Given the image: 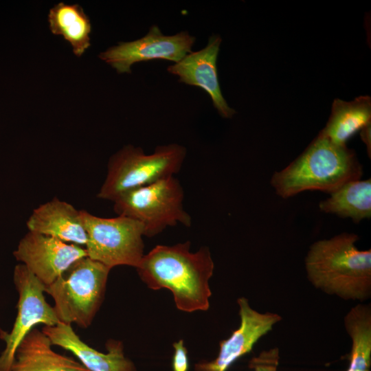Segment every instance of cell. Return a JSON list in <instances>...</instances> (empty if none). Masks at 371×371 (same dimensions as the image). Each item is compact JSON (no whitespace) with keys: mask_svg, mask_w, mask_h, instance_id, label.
<instances>
[{"mask_svg":"<svg viewBox=\"0 0 371 371\" xmlns=\"http://www.w3.org/2000/svg\"><path fill=\"white\" fill-rule=\"evenodd\" d=\"M136 269L150 289H169L179 310H208L212 295L209 281L214 263L207 247L192 252L190 241L158 245L144 254Z\"/></svg>","mask_w":371,"mask_h":371,"instance_id":"cell-1","label":"cell"},{"mask_svg":"<svg viewBox=\"0 0 371 371\" xmlns=\"http://www.w3.org/2000/svg\"><path fill=\"white\" fill-rule=\"evenodd\" d=\"M358 235L341 233L313 243L305 258L308 280L317 289L361 302L371 296V249L359 250Z\"/></svg>","mask_w":371,"mask_h":371,"instance_id":"cell-2","label":"cell"},{"mask_svg":"<svg viewBox=\"0 0 371 371\" xmlns=\"http://www.w3.org/2000/svg\"><path fill=\"white\" fill-rule=\"evenodd\" d=\"M363 168L355 153L319 133L289 166L273 175L276 193L288 199L306 190L331 194L344 183L361 179Z\"/></svg>","mask_w":371,"mask_h":371,"instance_id":"cell-3","label":"cell"},{"mask_svg":"<svg viewBox=\"0 0 371 371\" xmlns=\"http://www.w3.org/2000/svg\"><path fill=\"white\" fill-rule=\"evenodd\" d=\"M186 154V147L178 144L157 146L148 155L141 147L125 146L110 157L98 197L113 201L124 192L173 177Z\"/></svg>","mask_w":371,"mask_h":371,"instance_id":"cell-4","label":"cell"},{"mask_svg":"<svg viewBox=\"0 0 371 371\" xmlns=\"http://www.w3.org/2000/svg\"><path fill=\"white\" fill-rule=\"evenodd\" d=\"M111 269L86 256L74 262L45 289L54 300V309L60 322L91 325L100 307Z\"/></svg>","mask_w":371,"mask_h":371,"instance_id":"cell-5","label":"cell"},{"mask_svg":"<svg viewBox=\"0 0 371 371\" xmlns=\"http://www.w3.org/2000/svg\"><path fill=\"white\" fill-rule=\"evenodd\" d=\"M183 198V188L173 176L122 193L113 201V210L117 216L139 221L144 236L153 237L168 227L192 225Z\"/></svg>","mask_w":371,"mask_h":371,"instance_id":"cell-6","label":"cell"},{"mask_svg":"<svg viewBox=\"0 0 371 371\" xmlns=\"http://www.w3.org/2000/svg\"><path fill=\"white\" fill-rule=\"evenodd\" d=\"M81 216L87 234V257L111 269L139 266L144 256V227L139 221L123 216L99 217L85 210Z\"/></svg>","mask_w":371,"mask_h":371,"instance_id":"cell-7","label":"cell"},{"mask_svg":"<svg viewBox=\"0 0 371 371\" xmlns=\"http://www.w3.org/2000/svg\"><path fill=\"white\" fill-rule=\"evenodd\" d=\"M13 280L19 293L17 315L10 332L0 329V339L5 344L0 354V371H10L18 346L36 324L60 322L54 307L45 300V286L24 265H16Z\"/></svg>","mask_w":371,"mask_h":371,"instance_id":"cell-8","label":"cell"},{"mask_svg":"<svg viewBox=\"0 0 371 371\" xmlns=\"http://www.w3.org/2000/svg\"><path fill=\"white\" fill-rule=\"evenodd\" d=\"M195 37L187 31L175 35H164L157 25H152L142 38L119 42L99 54V58L116 69L118 74L131 73L136 63L155 59L180 61L192 52Z\"/></svg>","mask_w":371,"mask_h":371,"instance_id":"cell-9","label":"cell"},{"mask_svg":"<svg viewBox=\"0 0 371 371\" xmlns=\"http://www.w3.org/2000/svg\"><path fill=\"white\" fill-rule=\"evenodd\" d=\"M13 254L45 287L74 262L87 256L85 248L32 232L19 241Z\"/></svg>","mask_w":371,"mask_h":371,"instance_id":"cell-10","label":"cell"},{"mask_svg":"<svg viewBox=\"0 0 371 371\" xmlns=\"http://www.w3.org/2000/svg\"><path fill=\"white\" fill-rule=\"evenodd\" d=\"M237 303L239 327L229 337L220 341L215 359L195 363L194 371H226L236 360L249 353L258 340L282 319L276 313H260L252 308L245 297H239Z\"/></svg>","mask_w":371,"mask_h":371,"instance_id":"cell-11","label":"cell"},{"mask_svg":"<svg viewBox=\"0 0 371 371\" xmlns=\"http://www.w3.org/2000/svg\"><path fill=\"white\" fill-rule=\"evenodd\" d=\"M221 43L218 35H212L207 45L201 50L192 52L180 61L168 67L179 82L203 89L210 96L214 107L224 118H231L236 111L224 99L218 78L216 60Z\"/></svg>","mask_w":371,"mask_h":371,"instance_id":"cell-12","label":"cell"},{"mask_svg":"<svg viewBox=\"0 0 371 371\" xmlns=\"http://www.w3.org/2000/svg\"><path fill=\"white\" fill-rule=\"evenodd\" d=\"M42 331L52 345L71 352L89 371H136L133 362L125 356L121 341L108 340L105 346L107 352L103 353L85 343L70 324L59 322L45 326Z\"/></svg>","mask_w":371,"mask_h":371,"instance_id":"cell-13","label":"cell"},{"mask_svg":"<svg viewBox=\"0 0 371 371\" xmlns=\"http://www.w3.org/2000/svg\"><path fill=\"white\" fill-rule=\"evenodd\" d=\"M29 232L52 236L65 243L86 245L87 234L81 210L55 197L35 208L27 221Z\"/></svg>","mask_w":371,"mask_h":371,"instance_id":"cell-14","label":"cell"},{"mask_svg":"<svg viewBox=\"0 0 371 371\" xmlns=\"http://www.w3.org/2000/svg\"><path fill=\"white\" fill-rule=\"evenodd\" d=\"M50 339L34 327L18 346L10 371H89L52 348Z\"/></svg>","mask_w":371,"mask_h":371,"instance_id":"cell-15","label":"cell"},{"mask_svg":"<svg viewBox=\"0 0 371 371\" xmlns=\"http://www.w3.org/2000/svg\"><path fill=\"white\" fill-rule=\"evenodd\" d=\"M370 119L369 96H359L351 102L336 99L329 120L319 133L337 145L346 146L358 131L370 124Z\"/></svg>","mask_w":371,"mask_h":371,"instance_id":"cell-16","label":"cell"},{"mask_svg":"<svg viewBox=\"0 0 371 371\" xmlns=\"http://www.w3.org/2000/svg\"><path fill=\"white\" fill-rule=\"evenodd\" d=\"M48 22L52 33L69 43L77 56H81L89 47L91 23L79 4H56L49 10Z\"/></svg>","mask_w":371,"mask_h":371,"instance_id":"cell-17","label":"cell"},{"mask_svg":"<svg viewBox=\"0 0 371 371\" xmlns=\"http://www.w3.org/2000/svg\"><path fill=\"white\" fill-rule=\"evenodd\" d=\"M325 213L350 218L355 223L371 217V179L353 180L344 183L330 196L319 203Z\"/></svg>","mask_w":371,"mask_h":371,"instance_id":"cell-18","label":"cell"},{"mask_svg":"<svg viewBox=\"0 0 371 371\" xmlns=\"http://www.w3.org/2000/svg\"><path fill=\"white\" fill-rule=\"evenodd\" d=\"M344 322L352 343L346 371H370V304L359 303L351 308L344 317Z\"/></svg>","mask_w":371,"mask_h":371,"instance_id":"cell-19","label":"cell"},{"mask_svg":"<svg viewBox=\"0 0 371 371\" xmlns=\"http://www.w3.org/2000/svg\"><path fill=\"white\" fill-rule=\"evenodd\" d=\"M280 358L278 348H272L251 358L248 366L253 371H278Z\"/></svg>","mask_w":371,"mask_h":371,"instance_id":"cell-20","label":"cell"},{"mask_svg":"<svg viewBox=\"0 0 371 371\" xmlns=\"http://www.w3.org/2000/svg\"><path fill=\"white\" fill-rule=\"evenodd\" d=\"M174 352L172 359V371H188L189 360L188 350L183 340L179 339L173 344Z\"/></svg>","mask_w":371,"mask_h":371,"instance_id":"cell-21","label":"cell"},{"mask_svg":"<svg viewBox=\"0 0 371 371\" xmlns=\"http://www.w3.org/2000/svg\"><path fill=\"white\" fill-rule=\"evenodd\" d=\"M361 137L362 140L367 146L368 153H369V157H370V124L361 129Z\"/></svg>","mask_w":371,"mask_h":371,"instance_id":"cell-22","label":"cell"}]
</instances>
